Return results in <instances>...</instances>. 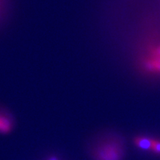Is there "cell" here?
Instances as JSON below:
<instances>
[{
	"instance_id": "cell-1",
	"label": "cell",
	"mask_w": 160,
	"mask_h": 160,
	"mask_svg": "<svg viewBox=\"0 0 160 160\" xmlns=\"http://www.w3.org/2000/svg\"><path fill=\"white\" fill-rule=\"evenodd\" d=\"M92 160H123L124 143L118 138H109L99 142L91 150Z\"/></svg>"
},
{
	"instance_id": "cell-2",
	"label": "cell",
	"mask_w": 160,
	"mask_h": 160,
	"mask_svg": "<svg viewBox=\"0 0 160 160\" xmlns=\"http://www.w3.org/2000/svg\"><path fill=\"white\" fill-rule=\"evenodd\" d=\"M140 66L146 73L160 76V42L148 48L141 59Z\"/></svg>"
},
{
	"instance_id": "cell-3",
	"label": "cell",
	"mask_w": 160,
	"mask_h": 160,
	"mask_svg": "<svg viewBox=\"0 0 160 160\" xmlns=\"http://www.w3.org/2000/svg\"><path fill=\"white\" fill-rule=\"evenodd\" d=\"M13 128V119L9 115L0 112V133L8 134Z\"/></svg>"
},
{
	"instance_id": "cell-4",
	"label": "cell",
	"mask_w": 160,
	"mask_h": 160,
	"mask_svg": "<svg viewBox=\"0 0 160 160\" xmlns=\"http://www.w3.org/2000/svg\"><path fill=\"white\" fill-rule=\"evenodd\" d=\"M134 144L140 149L151 150L152 139L144 136H138L134 138Z\"/></svg>"
},
{
	"instance_id": "cell-5",
	"label": "cell",
	"mask_w": 160,
	"mask_h": 160,
	"mask_svg": "<svg viewBox=\"0 0 160 160\" xmlns=\"http://www.w3.org/2000/svg\"><path fill=\"white\" fill-rule=\"evenodd\" d=\"M151 150L156 154L160 155V141L157 139H152Z\"/></svg>"
},
{
	"instance_id": "cell-6",
	"label": "cell",
	"mask_w": 160,
	"mask_h": 160,
	"mask_svg": "<svg viewBox=\"0 0 160 160\" xmlns=\"http://www.w3.org/2000/svg\"><path fill=\"white\" fill-rule=\"evenodd\" d=\"M48 160H58V159L57 158L55 157V156H52V157L50 158Z\"/></svg>"
}]
</instances>
